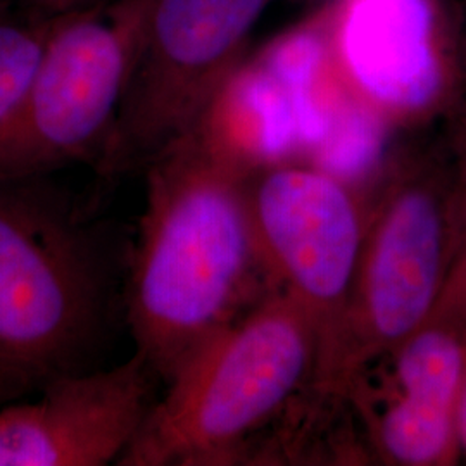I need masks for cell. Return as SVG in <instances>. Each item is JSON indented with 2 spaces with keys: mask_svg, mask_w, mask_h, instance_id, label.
I'll use <instances>...</instances> for the list:
<instances>
[{
  "mask_svg": "<svg viewBox=\"0 0 466 466\" xmlns=\"http://www.w3.org/2000/svg\"><path fill=\"white\" fill-rule=\"evenodd\" d=\"M250 175L192 135L146 167V208L123 299L135 352L167 383L275 290L252 227Z\"/></svg>",
  "mask_w": 466,
  "mask_h": 466,
  "instance_id": "cell-1",
  "label": "cell"
},
{
  "mask_svg": "<svg viewBox=\"0 0 466 466\" xmlns=\"http://www.w3.org/2000/svg\"><path fill=\"white\" fill-rule=\"evenodd\" d=\"M115 254L49 177L0 180V371L17 394L94 370Z\"/></svg>",
  "mask_w": 466,
  "mask_h": 466,
  "instance_id": "cell-2",
  "label": "cell"
},
{
  "mask_svg": "<svg viewBox=\"0 0 466 466\" xmlns=\"http://www.w3.org/2000/svg\"><path fill=\"white\" fill-rule=\"evenodd\" d=\"M321 350L317 318L271 290L177 371L117 465L240 463L304 392L319 390Z\"/></svg>",
  "mask_w": 466,
  "mask_h": 466,
  "instance_id": "cell-3",
  "label": "cell"
},
{
  "mask_svg": "<svg viewBox=\"0 0 466 466\" xmlns=\"http://www.w3.org/2000/svg\"><path fill=\"white\" fill-rule=\"evenodd\" d=\"M152 0L56 16L40 63L0 128V180L96 165L125 96Z\"/></svg>",
  "mask_w": 466,
  "mask_h": 466,
  "instance_id": "cell-4",
  "label": "cell"
},
{
  "mask_svg": "<svg viewBox=\"0 0 466 466\" xmlns=\"http://www.w3.org/2000/svg\"><path fill=\"white\" fill-rule=\"evenodd\" d=\"M448 248L439 187L417 171L389 178L368 208L350 300L319 370L323 392L348 400L370 368L427 321L444 294Z\"/></svg>",
  "mask_w": 466,
  "mask_h": 466,
  "instance_id": "cell-5",
  "label": "cell"
},
{
  "mask_svg": "<svg viewBox=\"0 0 466 466\" xmlns=\"http://www.w3.org/2000/svg\"><path fill=\"white\" fill-rule=\"evenodd\" d=\"M271 0H152L115 125L96 171L115 180L177 144L246 59Z\"/></svg>",
  "mask_w": 466,
  "mask_h": 466,
  "instance_id": "cell-6",
  "label": "cell"
},
{
  "mask_svg": "<svg viewBox=\"0 0 466 466\" xmlns=\"http://www.w3.org/2000/svg\"><path fill=\"white\" fill-rule=\"evenodd\" d=\"M248 200L268 279L317 318L323 365L350 300L368 208L339 173L290 159L252 171Z\"/></svg>",
  "mask_w": 466,
  "mask_h": 466,
  "instance_id": "cell-7",
  "label": "cell"
},
{
  "mask_svg": "<svg viewBox=\"0 0 466 466\" xmlns=\"http://www.w3.org/2000/svg\"><path fill=\"white\" fill-rule=\"evenodd\" d=\"M329 38L344 90L387 128L418 125L452 96L458 52L442 0H337Z\"/></svg>",
  "mask_w": 466,
  "mask_h": 466,
  "instance_id": "cell-8",
  "label": "cell"
},
{
  "mask_svg": "<svg viewBox=\"0 0 466 466\" xmlns=\"http://www.w3.org/2000/svg\"><path fill=\"white\" fill-rule=\"evenodd\" d=\"M154 371L134 356L46 383L0 410V466H104L125 456L156 404Z\"/></svg>",
  "mask_w": 466,
  "mask_h": 466,
  "instance_id": "cell-9",
  "label": "cell"
},
{
  "mask_svg": "<svg viewBox=\"0 0 466 466\" xmlns=\"http://www.w3.org/2000/svg\"><path fill=\"white\" fill-rule=\"evenodd\" d=\"M380 361L389 363L382 387L348 396L379 458L400 466L450 463L460 451L456 418L466 379V339L444 317L441 300Z\"/></svg>",
  "mask_w": 466,
  "mask_h": 466,
  "instance_id": "cell-10",
  "label": "cell"
},
{
  "mask_svg": "<svg viewBox=\"0 0 466 466\" xmlns=\"http://www.w3.org/2000/svg\"><path fill=\"white\" fill-rule=\"evenodd\" d=\"M187 135L250 171L289 159L300 144L292 100L256 56L237 66Z\"/></svg>",
  "mask_w": 466,
  "mask_h": 466,
  "instance_id": "cell-11",
  "label": "cell"
},
{
  "mask_svg": "<svg viewBox=\"0 0 466 466\" xmlns=\"http://www.w3.org/2000/svg\"><path fill=\"white\" fill-rule=\"evenodd\" d=\"M56 16H0V128L28 90Z\"/></svg>",
  "mask_w": 466,
  "mask_h": 466,
  "instance_id": "cell-12",
  "label": "cell"
},
{
  "mask_svg": "<svg viewBox=\"0 0 466 466\" xmlns=\"http://www.w3.org/2000/svg\"><path fill=\"white\" fill-rule=\"evenodd\" d=\"M36 4L42 15L59 16V15H66V13L94 5L97 4V0H36Z\"/></svg>",
  "mask_w": 466,
  "mask_h": 466,
  "instance_id": "cell-13",
  "label": "cell"
},
{
  "mask_svg": "<svg viewBox=\"0 0 466 466\" xmlns=\"http://www.w3.org/2000/svg\"><path fill=\"white\" fill-rule=\"evenodd\" d=\"M456 427H458V444H460V451L466 454V379L463 390H461V398H460V406H458Z\"/></svg>",
  "mask_w": 466,
  "mask_h": 466,
  "instance_id": "cell-14",
  "label": "cell"
},
{
  "mask_svg": "<svg viewBox=\"0 0 466 466\" xmlns=\"http://www.w3.org/2000/svg\"><path fill=\"white\" fill-rule=\"evenodd\" d=\"M19 398L16 389L11 385V382L4 377V373L0 371V402L4 400H16Z\"/></svg>",
  "mask_w": 466,
  "mask_h": 466,
  "instance_id": "cell-15",
  "label": "cell"
},
{
  "mask_svg": "<svg viewBox=\"0 0 466 466\" xmlns=\"http://www.w3.org/2000/svg\"><path fill=\"white\" fill-rule=\"evenodd\" d=\"M11 11V0H0V16L7 15Z\"/></svg>",
  "mask_w": 466,
  "mask_h": 466,
  "instance_id": "cell-16",
  "label": "cell"
}]
</instances>
